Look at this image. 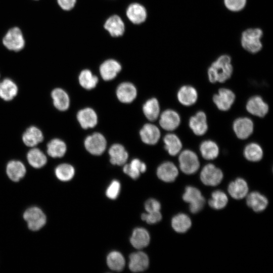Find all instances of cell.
<instances>
[{
  "label": "cell",
  "mask_w": 273,
  "mask_h": 273,
  "mask_svg": "<svg viewBox=\"0 0 273 273\" xmlns=\"http://www.w3.org/2000/svg\"><path fill=\"white\" fill-rule=\"evenodd\" d=\"M233 70L230 57L227 55H221L209 67V80L211 83L224 82L231 77Z\"/></svg>",
  "instance_id": "obj_1"
},
{
  "label": "cell",
  "mask_w": 273,
  "mask_h": 273,
  "mask_svg": "<svg viewBox=\"0 0 273 273\" xmlns=\"http://www.w3.org/2000/svg\"><path fill=\"white\" fill-rule=\"evenodd\" d=\"M262 34V31L259 28H249L245 30L241 36L242 46L251 53L258 52L262 48L260 39Z\"/></svg>",
  "instance_id": "obj_2"
},
{
  "label": "cell",
  "mask_w": 273,
  "mask_h": 273,
  "mask_svg": "<svg viewBox=\"0 0 273 273\" xmlns=\"http://www.w3.org/2000/svg\"><path fill=\"white\" fill-rule=\"evenodd\" d=\"M179 168L186 174L195 173L199 169L200 162L196 154L192 151L186 150L178 157Z\"/></svg>",
  "instance_id": "obj_3"
},
{
  "label": "cell",
  "mask_w": 273,
  "mask_h": 273,
  "mask_svg": "<svg viewBox=\"0 0 273 273\" xmlns=\"http://www.w3.org/2000/svg\"><path fill=\"white\" fill-rule=\"evenodd\" d=\"M200 177L204 185L216 186L221 182L223 174L221 169L214 164H208L201 170Z\"/></svg>",
  "instance_id": "obj_4"
},
{
  "label": "cell",
  "mask_w": 273,
  "mask_h": 273,
  "mask_svg": "<svg viewBox=\"0 0 273 273\" xmlns=\"http://www.w3.org/2000/svg\"><path fill=\"white\" fill-rule=\"evenodd\" d=\"M28 228L32 231H38L46 223V216L39 208L33 207L27 209L23 214Z\"/></svg>",
  "instance_id": "obj_5"
},
{
  "label": "cell",
  "mask_w": 273,
  "mask_h": 273,
  "mask_svg": "<svg viewBox=\"0 0 273 273\" xmlns=\"http://www.w3.org/2000/svg\"><path fill=\"white\" fill-rule=\"evenodd\" d=\"M3 41L8 49L14 51L21 50L25 45L22 33L18 27L10 29L3 38Z\"/></svg>",
  "instance_id": "obj_6"
},
{
  "label": "cell",
  "mask_w": 273,
  "mask_h": 273,
  "mask_svg": "<svg viewBox=\"0 0 273 273\" xmlns=\"http://www.w3.org/2000/svg\"><path fill=\"white\" fill-rule=\"evenodd\" d=\"M84 144L89 153L94 155H100L106 148L107 142L103 134L96 132L86 137Z\"/></svg>",
  "instance_id": "obj_7"
},
{
  "label": "cell",
  "mask_w": 273,
  "mask_h": 273,
  "mask_svg": "<svg viewBox=\"0 0 273 273\" xmlns=\"http://www.w3.org/2000/svg\"><path fill=\"white\" fill-rule=\"evenodd\" d=\"M235 100V95L230 89L221 88L213 96V101L217 108L223 111L229 110Z\"/></svg>",
  "instance_id": "obj_8"
},
{
  "label": "cell",
  "mask_w": 273,
  "mask_h": 273,
  "mask_svg": "<svg viewBox=\"0 0 273 273\" xmlns=\"http://www.w3.org/2000/svg\"><path fill=\"white\" fill-rule=\"evenodd\" d=\"M253 123L247 117H240L235 120L233 129L237 136L242 140L248 138L253 132Z\"/></svg>",
  "instance_id": "obj_9"
},
{
  "label": "cell",
  "mask_w": 273,
  "mask_h": 273,
  "mask_svg": "<svg viewBox=\"0 0 273 273\" xmlns=\"http://www.w3.org/2000/svg\"><path fill=\"white\" fill-rule=\"evenodd\" d=\"M180 118L175 111L167 109L162 113L159 119V123L162 128L166 130L172 131L179 125Z\"/></svg>",
  "instance_id": "obj_10"
},
{
  "label": "cell",
  "mask_w": 273,
  "mask_h": 273,
  "mask_svg": "<svg viewBox=\"0 0 273 273\" xmlns=\"http://www.w3.org/2000/svg\"><path fill=\"white\" fill-rule=\"evenodd\" d=\"M246 109L253 115L263 117L267 113L269 108L261 97L255 96L249 99L246 104Z\"/></svg>",
  "instance_id": "obj_11"
},
{
  "label": "cell",
  "mask_w": 273,
  "mask_h": 273,
  "mask_svg": "<svg viewBox=\"0 0 273 273\" xmlns=\"http://www.w3.org/2000/svg\"><path fill=\"white\" fill-rule=\"evenodd\" d=\"M249 187L247 181L239 177L231 181L228 188L230 195L236 200L242 199L248 194Z\"/></svg>",
  "instance_id": "obj_12"
},
{
  "label": "cell",
  "mask_w": 273,
  "mask_h": 273,
  "mask_svg": "<svg viewBox=\"0 0 273 273\" xmlns=\"http://www.w3.org/2000/svg\"><path fill=\"white\" fill-rule=\"evenodd\" d=\"M157 175L161 180L171 183L174 181L177 177L178 170L173 163L167 161L162 163L158 167Z\"/></svg>",
  "instance_id": "obj_13"
},
{
  "label": "cell",
  "mask_w": 273,
  "mask_h": 273,
  "mask_svg": "<svg viewBox=\"0 0 273 273\" xmlns=\"http://www.w3.org/2000/svg\"><path fill=\"white\" fill-rule=\"evenodd\" d=\"M246 204L256 212L264 211L268 206L267 198L258 192H252L246 196Z\"/></svg>",
  "instance_id": "obj_14"
},
{
  "label": "cell",
  "mask_w": 273,
  "mask_h": 273,
  "mask_svg": "<svg viewBox=\"0 0 273 273\" xmlns=\"http://www.w3.org/2000/svg\"><path fill=\"white\" fill-rule=\"evenodd\" d=\"M137 91L134 85L130 82H122L116 89L118 99L123 103H130L136 98Z\"/></svg>",
  "instance_id": "obj_15"
},
{
  "label": "cell",
  "mask_w": 273,
  "mask_h": 273,
  "mask_svg": "<svg viewBox=\"0 0 273 273\" xmlns=\"http://www.w3.org/2000/svg\"><path fill=\"white\" fill-rule=\"evenodd\" d=\"M121 70V66L120 64L113 59H109L105 61L100 67L101 76L106 81L114 79Z\"/></svg>",
  "instance_id": "obj_16"
},
{
  "label": "cell",
  "mask_w": 273,
  "mask_h": 273,
  "mask_svg": "<svg viewBox=\"0 0 273 273\" xmlns=\"http://www.w3.org/2000/svg\"><path fill=\"white\" fill-rule=\"evenodd\" d=\"M189 126L196 135L204 134L208 129L205 113L203 111H199L192 116L189 120Z\"/></svg>",
  "instance_id": "obj_17"
},
{
  "label": "cell",
  "mask_w": 273,
  "mask_h": 273,
  "mask_svg": "<svg viewBox=\"0 0 273 273\" xmlns=\"http://www.w3.org/2000/svg\"><path fill=\"white\" fill-rule=\"evenodd\" d=\"M149 258L142 251L134 252L129 256V268L133 272H140L146 270L149 266Z\"/></svg>",
  "instance_id": "obj_18"
},
{
  "label": "cell",
  "mask_w": 273,
  "mask_h": 273,
  "mask_svg": "<svg viewBox=\"0 0 273 273\" xmlns=\"http://www.w3.org/2000/svg\"><path fill=\"white\" fill-rule=\"evenodd\" d=\"M142 141L148 145H155L160 137V131L157 126L151 123L145 124L140 131Z\"/></svg>",
  "instance_id": "obj_19"
},
{
  "label": "cell",
  "mask_w": 273,
  "mask_h": 273,
  "mask_svg": "<svg viewBox=\"0 0 273 273\" xmlns=\"http://www.w3.org/2000/svg\"><path fill=\"white\" fill-rule=\"evenodd\" d=\"M77 119L80 126L84 129L93 128L98 122V117L96 112L90 108H85L79 111Z\"/></svg>",
  "instance_id": "obj_20"
},
{
  "label": "cell",
  "mask_w": 273,
  "mask_h": 273,
  "mask_svg": "<svg viewBox=\"0 0 273 273\" xmlns=\"http://www.w3.org/2000/svg\"><path fill=\"white\" fill-rule=\"evenodd\" d=\"M43 140L42 131L37 127L31 126L25 131L22 135L24 144L29 147H34Z\"/></svg>",
  "instance_id": "obj_21"
},
{
  "label": "cell",
  "mask_w": 273,
  "mask_h": 273,
  "mask_svg": "<svg viewBox=\"0 0 273 273\" xmlns=\"http://www.w3.org/2000/svg\"><path fill=\"white\" fill-rule=\"evenodd\" d=\"M110 162L113 165H123L126 163L128 155L121 144H113L109 150Z\"/></svg>",
  "instance_id": "obj_22"
},
{
  "label": "cell",
  "mask_w": 273,
  "mask_h": 273,
  "mask_svg": "<svg viewBox=\"0 0 273 273\" xmlns=\"http://www.w3.org/2000/svg\"><path fill=\"white\" fill-rule=\"evenodd\" d=\"M177 99L183 105L189 106L195 104L198 98L196 89L190 85H184L178 91Z\"/></svg>",
  "instance_id": "obj_23"
},
{
  "label": "cell",
  "mask_w": 273,
  "mask_h": 273,
  "mask_svg": "<svg viewBox=\"0 0 273 273\" xmlns=\"http://www.w3.org/2000/svg\"><path fill=\"white\" fill-rule=\"evenodd\" d=\"M150 237L148 232L144 228L135 229L130 239L132 246L140 249L147 247L150 242Z\"/></svg>",
  "instance_id": "obj_24"
},
{
  "label": "cell",
  "mask_w": 273,
  "mask_h": 273,
  "mask_svg": "<svg viewBox=\"0 0 273 273\" xmlns=\"http://www.w3.org/2000/svg\"><path fill=\"white\" fill-rule=\"evenodd\" d=\"M126 15L129 20L134 24H138L144 22L147 18L145 8L138 3L130 5L126 11Z\"/></svg>",
  "instance_id": "obj_25"
},
{
  "label": "cell",
  "mask_w": 273,
  "mask_h": 273,
  "mask_svg": "<svg viewBox=\"0 0 273 273\" xmlns=\"http://www.w3.org/2000/svg\"><path fill=\"white\" fill-rule=\"evenodd\" d=\"M104 27L114 37L122 35L125 30L123 21L119 16L116 15L110 17L107 20Z\"/></svg>",
  "instance_id": "obj_26"
},
{
  "label": "cell",
  "mask_w": 273,
  "mask_h": 273,
  "mask_svg": "<svg viewBox=\"0 0 273 273\" xmlns=\"http://www.w3.org/2000/svg\"><path fill=\"white\" fill-rule=\"evenodd\" d=\"M51 97L55 107L58 110H67L70 105L69 97L67 93L61 88H56L51 93Z\"/></svg>",
  "instance_id": "obj_27"
},
{
  "label": "cell",
  "mask_w": 273,
  "mask_h": 273,
  "mask_svg": "<svg viewBox=\"0 0 273 273\" xmlns=\"http://www.w3.org/2000/svg\"><path fill=\"white\" fill-rule=\"evenodd\" d=\"M7 174L14 181H18L25 175L26 170L25 165L20 161H10L7 165Z\"/></svg>",
  "instance_id": "obj_28"
},
{
  "label": "cell",
  "mask_w": 273,
  "mask_h": 273,
  "mask_svg": "<svg viewBox=\"0 0 273 273\" xmlns=\"http://www.w3.org/2000/svg\"><path fill=\"white\" fill-rule=\"evenodd\" d=\"M18 88L11 79L5 78L0 82V98L6 101L13 100L17 95Z\"/></svg>",
  "instance_id": "obj_29"
},
{
  "label": "cell",
  "mask_w": 273,
  "mask_h": 273,
  "mask_svg": "<svg viewBox=\"0 0 273 273\" xmlns=\"http://www.w3.org/2000/svg\"><path fill=\"white\" fill-rule=\"evenodd\" d=\"M171 226L176 232L185 233L191 227L192 221L188 215L180 213L172 217Z\"/></svg>",
  "instance_id": "obj_30"
},
{
  "label": "cell",
  "mask_w": 273,
  "mask_h": 273,
  "mask_svg": "<svg viewBox=\"0 0 273 273\" xmlns=\"http://www.w3.org/2000/svg\"><path fill=\"white\" fill-rule=\"evenodd\" d=\"M123 171L133 179L138 178L141 173L146 170V165L138 159H133L130 163L124 164Z\"/></svg>",
  "instance_id": "obj_31"
},
{
  "label": "cell",
  "mask_w": 273,
  "mask_h": 273,
  "mask_svg": "<svg viewBox=\"0 0 273 273\" xmlns=\"http://www.w3.org/2000/svg\"><path fill=\"white\" fill-rule=\"evenodd\" d=\"M27 159L29 164L35 168L42 167L47 162L46 155L40 149L34 147L27 153Z\"/></svg>",
  "instance_id": "obj_32"
},
{
  "label": "cell",
  "mask_w": 273,
  "mask_h": 273,
  "mask_svg": "<svg viewBox=\"0 0 273 273\" xmlns=\"http://www.w3.org/2000/svg\"><path fill=\"white\" fill-rule=\"evenodd\" d=\"M47 147L48 154L53 158L62 157L67 151L66 144L59 139H54L51 140L48 143Z\"/></svg>",
  "instance_id": "obj_33"
},
{
  "label": "cell",
  "mask_w": 273,
  "mask_h": 273,
  "mask_svg": "<svg viewBox=\"0 0 273 273\" xmlns=\"http://www.w3.org/2000/svg\"><path fill=\"white\" fill-rule=\"evenodd\" d=\"M143 111L146 118L151 121L156 120L160 114V106L156 98L147 100L143 107Z\"/></svg>",
  "instance_id": "obj_34"
},
{
  "label": "cell",
  "mask_w": 273,
  "mask_h": 273,
  "mask_svg": "<svg viewBox=\"0 0 273 273\" xmlns=\"http://www.w3.org/2000/svg\"><path fill=\"white\" fill-rule=\"evenodd\" d=\"M200 151L202 156L206 160L215 159L219 154L217 145L211 140L203 142L200 145Z\"/></svg>",
  "instance_id": "obj_35"
},
{
  "label": "cell",
  "mask_w": 273,
  "mask_h": 273,
  "mask_svg": "<svg viewBox=\"0 0 273 273\" xmlns=\"http://www.w3.org/2000/svg\"><path fill=\"white\" fill-rule=\"evenodd\" d=\"M163 142L165 144V149L171 156L177 155L181 149V142L179 138L174 134H166L163 139Z\"/></svg>",
  "instance_id": "obj_36"
},
{
  "label": "cell",
  "mask_w": 273,
  "mask_h": 273,
  "mask_svg": "<svg viewBox=\"0 0 273 273\" xmlns=\"http://www.w3.org/2000/svg\"><path fill=\"white\" fill-rule=\"evenodd\" d=\"M228 201V197L224 192L216 190L212 193L211 197L208 201V204L214 209L220 210L226 206Z\"/></svg>",
  "instance_id": "obj_37"
},
{
  "label": "cell",
  "mask_w": 273,
  "mask_h": 273,
  "mask_svg": "<svg viewBox=\"0 0 273 273\" xmlns=\"http://www.w3.org/2000/svg\"><path fill=\"white\" fill-rule=\"evenodd\" d=\"M107 263L110 269L119 271L123 269L125 261L121 253L114 251L110 252L108 255Z\"/></svg>",
  "instance_id": "obj_38"
},
{
  "label": "cell",
  "mask_w": 273,
  "mask_h": 273,
  "mask_svg": "<svg viewBox=\"0 0 273 273\" xmlns=\"http://www.w3.org/2000/svg\"><path fill=\"white\" fill-rule=\"evenodd\" d=\"M244 155L247 160L251 162H257L262 159L263 151L258 144L252 143L245 147Z\"/></svg>",
  "instance_id": "obj_39"
},
{
  "label": "cell",
  "mask_w": 273,
  "mask_h": 273,
  "mask_svg": "<svg viewBox=\"0 0 273 273\" xmlns=\"http://www.w3.org/2000/svg\"><path fill=\"white\" fill-rule=\"evenodd\" d=\"M78 80L80 85L86 89L95 88L98 82V78L87 69L83 70L80 72Z\"/></svg>",
  "instance_id": "obj_40"
},
{
  "label": "cell",
  "mask_w": 273,
  "mask_h": 273,
  "mask_svg": "<svg viewBox=\"0 0 273 273\" xmlns=\"http://www.w3.org/2000/svg\"><path fill=\"white\" fill-rule=\"evenodd\" d=\"M74 167L67 163L60 164L55 169V174L57 177L63 181L71 180L74 176Z\"/></svg>",
  "instance_id": "obj_41"
},
{
  "label": "cell",
  "mask_w": 273,
  "mask_h": 273,
  "mask_svg": "<svg viewBox=\"0 0 273 273\" xmlns=\"http://www.w3.org/2000/svg\"><path fill=\"white\" fill-rule=\"evenodd\" d=\"M182 197L183 200L189 204L195 203L204 198L201 191L193 186H187L186 188Z\"/></svg>",
  "instance_id": "obj_42"
},
{
  "label": "cell",
  "mask_w": 273,
  "mask_h": 273,
  "mask_svg": "<svg viewBox=\"0 0 273 273\" xmlns=\"http://www.w3.org/2000/svg\"><path fill=\"white\" fill-rule=\"evenodd\" d=\"M120 190V183L118 180H114L111 183L106 190V196L110 199H115L119 195Z\"/></svg>",
  "instance_id": "obj_43"
},
{
  "label": "cell",
  "mask_w": 273,
  "mask_h": 273,
  "mask_svg": "<svg viewBox=\"0 0 273 273\" xmlns=\"http://www.w3.org/2000/svg\"><path fill=\"white\" fill-rule=\"evenodd\" d=\"M225 7L230 11L237 12L242 10L246 0H224Z\"/></svg>",
  "instance_id": "obj_44"
},
{
  "label": "cell",
  "mask_w": 273,
  "mask_h": 273,
  "mask_svg": "<svg viewBox=\"0 0 273 273\" xmlns=\"http://www.w3.org/2000/svg\"><path fill=\"white\" fill-rule=\"evenodd\" d=\"M143 220L149 224H154L159 222L162 219V215L160 211L143 213L141 215Z\"/></svg>",
  "instance_id": "obj_45"
},
{
  "label": "cell",
  "mask_w": 273,
  "mask_h": 273,
  "mask_svg": "<svg viewBox=\"0 0 273 273\" xmlns=\"http://www.w3.org/2000/svg\"><path fill=\"white\" fill-rule=\"evenodd\" d=\"M145 208L147 212L159 211L161 208V204L157 200L150 199L146 202Z\"/></svg>",
  "instance_id": "obj_46"
},
{
  "label": "cell",
  "mask_w": 273,
  "mask_h": 273,
  "mask_svg": "<svg viewBox=\"0 0 273 273\" xmlns=\"http://www.w3.org/2000/svg\"><path fill=\"white\" fill-rule=\"evenodd\" d=\"M205 204V198L200 201L189 205V209L192 213H197L200 212L204 207Z\"/></svg>",
  "instance_id": "obj_47"
},
{
  "label": "cell",
  "mask_w": 273,
  "mask_h": 273,
  "mask_svg": "<svg viewBox=\"0 0 273 273\" xmlns=\"http://www.w3.org/2000/svg\"><path fill=\"white\" fill-rule=\"evenodd\" d=\"M76 0H57L60 7L64 10H70L75 6Z\"/></svg>",
  "instance_id": "obj_48"
}]
</instances>
